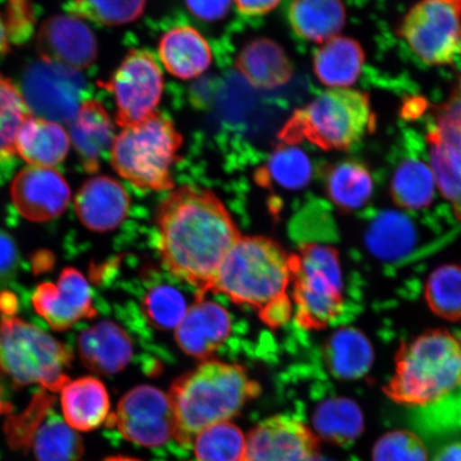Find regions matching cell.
<instances>
[{"instance_id": "obj_1", "label": "cell", "mask_w": 461, "mask_h": 461, "mask_svg": "<svg viewBox=\"0 0 461 461\" xmlns=\"http://www.w3.org/2000/svg\"><path fill=\"white\" fill-rule=\"evenodd\" d=\"M157 223L166 267L194 286L197 299L204 298L241 238L226 206L209 189L182 186L161 202Z\"/></svg>"}, {"instance_id": "obj_2", "label": "cell", "mask_w": 461, "mask_h": 461, "mask_svg": "<svg viewBox=\"0 0 461 461\" xmlns=\"http://www.w3.org/2000/svg\"><path fill=\"white\" fill-rule=\"evenodd\" d=\"M259 392V384L243 367L218 360L202 362L171 384L168 397L176 441L193 445L201 431L238 416Z\"/></svg>"}, {"instance_id": "obj_3", "label": "cell", "mask_w": 461, "mask_h": 461, "mask_svg": "<svg viewBox=\"0 0 461 461\" xmlns=\"http://www.w3.org/2000/svg\"><path fill=\"white\" fill-rule=\"evenodd\" d=\"M461 389V339L445 330L403 343L385 393L409 407L436 405Z\"/></svg>"}, {"instance_id": "obj_4", "label": "cell", "mask_w": 461, "mask_h": 461, "mask_svg": "<svg viewBox=\"0 0 461 461\" xmlns=\"http://www.w3.org/2000/svg\"><path fill=\"white\" fill-rule=\"evenodd\" d=\"M290 256L276 241L263 236H241L219 268L211 292L221 293L258 314L288 297Z\"/></svg>"}, {"instance_id": "obj_5", "label": "cell", "mask_w": 461, "mask_h": 461, "mask_svg": "<svg viewBox=\"0 0 461 461\" xmlns=\"http://www.w3.org/2000/svg\"><path fill=\"white\" fill-rule=\"evenodd\" d=\"M375 129L376 115L370 96L358 90L336 88L294 113L278 137L290 146L308 140L325 151H345Z\"/></svg>"}, {"instance_id": "obj_6", "label": "cell", "mask_w": 461, "mask_h": 461, "mask_svg": "<svg viewBox=\"0 0 461 461\" xmlns=\"http://www.w3.org/2000/svg\"><path fill=\"white\" fill-rule=\"evenodd\" d=\"M183 137L166 115L154 113L143 122L123 129L111 148L113 169L132 185L151 192L175 189L171 176Z\"/></svg>"}, {"instance_id": "obj_7", "label": "cell", "mask_w": 461, "mask_h": 461, "mask_svg": "<svg viewBox=\"0 0 461 461\" xmlns=\"http://www.w3.org/2000/svg\"><path fill=\"white\" fill-rule=\"evenodd\" d=\"M71 350L49 333L16 317L0 322V375L17 387L39 384L59 392L70 382Z\"/></svg>"}, {"instance_id": "obj_8", "label": "cell", "mask_w": 461, "mask_h": 461, "mask_svg": "<svg viewBox=\"0 0 461 461\" xmlns=\"http://www.w3.org/2000/svg\"><path fill=\"white\" fill-rule=\"evenodd\" d=\"M290 269L298 325L308 330H324L343 310L338 251L327 245L304 244L290 255Z\"/></svg>"}, {"instance_id": "obj_9", "label": "cell", "mask_w": 461, "mask_h": 461, "mask_svg": "<svg viewBox=\"0 0 461 461\" xmlns=\"http://www.w3.org/2000/svg\"><path fill=\"white\" fill-rule=\"evenodd\" d=\"M461 0H422L409 11L401 36L430 66L452 63L459 46Z\"/></svg>"}, {"instance_id": "obj_10", "label": "cell", "mask_w": 461, "mask_h": 461, "mask_svg": "<svg viewBox=\"0 0 461 461\" xmlns=\"http://www.w3.org/2000/svg\"><path fill=\"white\" fill-rule=\"evenodd\" d=\"M103 86L114 96L118 125L130 128L155 113L163 95V73L153 54L134 50L126 55L113 77Z\"/></svg>"}, {"instance_id": "obj_11", "label": "cell", "mask_w": 461, "mask_h": 461, "mask_svg": "<svg viewBox=\"0 0 461 461\" xmlns=\"http://www.w3.org/2000/svg\"><path fill=\"white\" fill-rule=\"evenodd\" d=\"M108 419L124 439L138 446L160 447L175 438L169 397L152 385H138L128 392Z\"/></svg>"}, {"instance_id": "obj_12", "label": "cell", "mask_w": 461, "mask_h": 461, "mask_svg": "<svg viewBox=\"0 0 461 461\" xmlns=\"http://www.w3.org/2000/svg\"><path fill=\"white\" fill-rule=\"evenodd\" d=\"M25 100L32 112L54 122H70L77 115L85 80L75 68L41 60L28 68Z\"/></svg>"}, {"instance_id": "obj_13", "label": "cell", "mask_w": 461, "mask_h": 461, "mask_svg": "<svg viewBox=\"0 0 461 461\" xmlns=\"http://www.w3.org/2000/svg\"><path fill=\"white\" fill-rule=\"evenodd\" d=\"M240 461H320V442L302 420L280 414L251 429Z\"/></svg>"}, {"instance_id": "obj_14", "label": "cell", "mask_w": 461, "mask_h": 461, "mask_svg": "<svg viewBox=\"0 0 461 461\" xmlns=\"http://www.w3.org/2000/svg\"><path fill=\"white\" fill-rule=\"evenodd\" d=\"M36 312L56 331H65L85 319H94L96 310L91 288L77 269H63L58 284L40 285L32 296Z\"/></svg>"}, {"instance_id": "obj_15", "label": "cell", "mask_w": 461, "mask_h": 461, "mask_svg": "<svg viewBox=\"0 0 461 461\" xmlns=\"http://www.w3.org/2000/svg\"><path fill=\"white\" fill-rule=\"evenodd\" d=\"M11 197L23 217L43 222L60 216L67 210L71 190L59 172L29 166L17 173L11 185Z\"/></svg>"}, {"instance_id": "obj_16", "label": "cell", "mask_w": 461, "mask_h": 461, "mask_svg": "<svg viewBox=\"0 0 461 461\" xmlns=\"http://www.w3.org/2000/svg\"><path fill=\"white\" fill-rule=\"evenodd\" d=\"M37 50L42 60L83 70L96 59L97 43L91 29L73 15L50 17L40 28Z\"/></svg>"}, {"instance_id": "obj_17", "label": "cell", "mask_w": 461, "mask_h": 461, "mask_svg": "<svg viewBox=\"0 0 461 461\" xmlns=\"http://www.w3.org/2000/svg\"><path fill=\"white\" fill-rule=\"evenodd\" d=\"M230 334V313L222 305L199 298L176 328V339L184 353L209 360Z\"/></svg>"}, {"instance_id": "obj_18", "label": "cell", "mask_w": 461, "mask_h": 461, "mask_svg": "<svg viewBox=\"0 0 461 461\" xmlns=\"http://www.w3.org/2000/svg\"><path fill=\"white\" fill-rule=\"evenodd\" d=\"M131 199L118 181L95 176L86 181L75 197V211L86 228L108 232L118 228L129 214Z\"/></svg>"}, {"instance_id": "obj_19", "label": "cell", "mask_w": 461, "mask_h": 461, "mask_svg": "<svg viewBox=\"0 0 461 461\" xmlns=\"http://www.w3.org/2000/svg\"><path fill=\"white\" fill-rule=\"evenodd\" d=\"M78 351L86 367L104 376L124 370L134 354L128 333L112 321L99 322L80 334Z\"/></svg>"}, {"instance_id": "obj_20", "label": "cell", "mask_w": 461, "mask_h": 461, "mask_svg": "<svg viewBox=\"0 0 461 461\" xmlns=\"http://www.w3.org/2000/svg\"><path fill=\"white\" fill-rule=\"evenodd\" d=\"M158 54L167 71L181 79L200 77L212 60L209 43L190 26H177L166 32L160 39Z\"/></svg>"}, {"instance_id": "obj_21", "label": "cell", "mask_w": 461, "mask_h": 461, "mask_svg": "<svg viewBox=\"0 0 461 461\" xmlns=\"http://www.w3.org/2000/svg\"><path fill=\"white\" fill-rule=\"evenodd\" d=\"M70 136L85 170H99L102 155L114 140L112 119L100 102L88 100L80 104Z\"/></svg>"}, {"instance_id": "obj_22", "label": "cell", "mask_w": 461, "mask_h": 461, "mask_svg": "<svg viewBox=\"0 0 461 461\" xmlns=\"http://www.w3.org/2000/svg\"><path fill=\"white\" fill-rule=\"evenodd\" d=\"M70 143V135L59 123L32 114L17 131L15 149L26 163L51 168L65 160Z\"/></svg>"}, {"instance_id": "obj_23", "label": "cell", "mask_w": 461, "mask_h": 461, "mask_svg": "<svg viewBox=\"0 0 461 461\" xmlns=\"http://www.w3.org/2000/svg\"><path fill=\"white\" fill-rule=\"evenodd\" d=\"M61 407L66 422L75 430L99 429L111 411L108 392L101 380L82 377L63 385Z\"/></svg>"}, {"instance_id": "obj_24", "label": "cell", "mask_w": 461, "mask_h": 461, "mask_svg": "<svg viewBox=\"0 0 461 461\" xmlns=\"http://www.w3.org/2000/svg\"><path fill=\"white\" fill-rule=\"evenodd\" d=\"M236 67L253 86L274 89L290 82L293 67L284 49L269 39H257L246 45Z\"/></svg>"}, {"instance_id": "obj_25", "label": "cell", "mask_w": 461, "mask_h": 461, "mask_svg": "<svg viewBox=\"0 0 461 461\" xmlns=\"http://www.w3.org/2000/svg\"><path fill=\"white\" fill-rule=\"evenodd\" d=\"M365 50L348 37H334L316 50L314 72L321 84L332 88L354 85L365 65Z\"/></svg>"}, {"instance_id": "obj_26", "label": "cell", "mask_w": 461, "mask_h": 461, "mask_svg": "<svg viewBox=\"0 0 461 461\" xmlns=\"http://www.w3.org/2000/svg\"><path fill=\"white\" fill-rule=\"evenodd\" d=\"M288 20L298 37L325 43L342 31L346 11L342 0H293Z\"/></svg>"}, {"instance_id": "obj_27", "label": "cell", "mask_w": 461, "mask_h": 461, "mask_svg": "<svg viewBox=\"0 0 461 461\" xmlns=\"http://www.w3.org/2000/svg\"><path fill=\"white\" fill-rule=\"evenodd\" d=\"M328 368L339 379H359L370 372L374 349L367 338L356 328H341L328 339L324 349Z\"/></svg>"}, {"instance_id": "obj_28", "label": "cell", "mask_w": 461, "mask_h": 461, "mask_svg": "<svg viewBox=\"0 0 461 461\" xmlns=\"http://www.w3.org/2000/svg\"><path fill=\"white\" fill-rule=\"evenodd\" d=\"M312 422L317 435L337 446H349L365 429V417L354 401L330 397L314 409Z\"/></svg>"}, {"instance_id": "obj_29", "label": "cell", "mask_w": 461, "mask_h": 461, "mask_svg": "<svg viewBox=\"0 0 461 461\" xmlns=\"http://www.w3.org/2000/svg\"><path fill=\"white\" fill-rule=\"evenodd\" d=\"M324 181L328 197L345 212L360 209L372 197L371 172L359 161L346 160L326 167Z\"/></svg>"}, {"instance_id": "obj_30", "label": "cell", "mask_w": 461, "mask_h": 461, "mask_svg": "<svg viewBox=\"0 0 461 461\" xmlns=\"http://www.w3.org/2000/svg\"><path fill=\"white\" fill-rule=\"evenodd\" d=\"M366 241L373 255L384 261L405 257L417 241L413 223L399 212H379L368 226Z\"/></svg>"}, {"instance_id": "obj_31", "label": "cell", "mask_w": 461, "mask_h": 461, "mask_svg": "<svg viewBox=\"0 0 461 461\" xmlns=\"http://www.w3.org/2000/svg\"><path fill=\"white\" fill-rule=\"evenodd\" d=\"M312 165L303 149L281 144L275 149L267 164L257 171L259 186L269 188L273 183L287 190H299L309 185L312 177Z\"/></svg>"}, {"instance_id": "obj_32", "label": "cell", "mask_w": 461, "mask_h": 461, "mask_svg": "<svg viewBox=\"0 0 461 461\" xmlns=\"http://www.w3.org/2000/svg\"><path fill=\"white\" fill-rule=\"evenodd\" d=\"M32 447L37 461H79L85 452L82 437L51 411L39 426Z\"/></svg>"}, {"instance_id": "obj_33", "label": "cell", "mask_w": 461, "mask_h": 461, "mask_svg": "<svg viewBox=\"0 0 461 461\" xmlns=\"http://www.w3.org/2000/svg\"><path fill=\"white\" fill-rule=\"evenodd\" d=\"M395 203L407 210H420L434 200L435 177L423 161L408 159L396 169L391 183Z\"/></svg>"}, {"instance_id": "obj_34", "label": "cell", "mask_w": 461, "mask_h": 461, "mask_svg": "<svg viewBox=\"0 0 461 461\" xmlns=\"http://www.w3.org/2000/svg\"><path fill=\"white\" fill-rule=\"evenodd\" d=\"M430 147V165L438 187L443 197L453 206L461 221V152L441 140L436 130L428 136Z\"/></svg>"}, {"instance_id": "obj_35", "label": "cell", "mask_w": 461, "mask_h": 461, "mask_svg": "<svg viewBox=\"0 0 461 461\" xmlns=\"http://www.w3.org/2000/svg\"><path fill=\"white\" fill-rule=\"evenodd\" d=\"M245 447L243 431L229 420L201 431L194 441L197 461H240Z\"/></svg>"}, {"instance_id": "obj_36", "label": "cell", "mask_w": 461, "mask_h": 461, "mask_svg": "<svg viewBox=\"0 0 461 461\" xmlns=\"http://www.w3.org/2000/svg\"><path fill=\"white\" fill-rule=\"evenodd\" d=\"M425 299L436 315L447 321H461V267L443 265L429 276Z\"/></svg>"}, {"instance_id": "obj_37", "label": "cell", "mask_w": 461, "mask_h": 461, "mask_svg": "<svg viewBox=\"0 0 461 461\" xmlns=\"http://www.w3.org/2000/svg\"><path fill=\"white\" fill-rule=\"evenodd\" d=\"M32 113L24 95L10 79L0 75V161L16 154L17 131Z\"/></svg>"}, {"instance_id": "obj_38", "label": "cell", "mask_w": 461, "mask_h": 461, "mask_svg": "<svg viewBox=\"0 0 461 461\" xmlns=\"http://www.w3.org/2000/svg\"><path fill=\"white\" fill-rule=\"evenodd\" d=\"M146 4L147 0H68V11L95 24L118 26L140 17Z\"/></svg>"}, {"instance_id": "obj_39", "label": "cell", "mask_w": 461, "mask_h": 461, "mask_svg": "<svg viewBox=\"0 0 461 461\" xmlns=\"http://www.w3.org/2000/svg\"><path fill=\"white\" fill-rule=\"evenodd\" d=\"M142 308L148 321L160 330H176L188 310L183 294L168 285L151 288L143 299Z\"/></svg>"}, {"instance_id": "obj_40", "label": "cell", "mask_w": 461, "mask_h": 461, "mask_svg": "<svg viewBox=\"0 0 461 461\" xmlns=\"http://www.w3.org/2000/svg\"><path fill=\"white\" fill-rule=\"evenodd\" d=\"M53 402V397L44 391L34 396L24 412L8 418L5 424V431L11 447L26 452L32 447L33 437L51 411Z\"/></svg>"}, {"instance_id": "obj_41", "label": "cell", "mask_w": 461, "mask_h": 461, "mask_svg": "<svg viewBox=\"0 0 461 461\" xmlns=\"http://www.w3.org/2000/svg\"><path fill=\"white\" fill-rule=\"evenodd\" d=\"M372 456L373 461H428V451L413 432L394 430L380 438Z\"/></svg>"}, {"instance_id": "obj_42", "label": "cell", "mask_w": 461, "mask_h": 461, "mask_svg": "<svg viewBox=\"0 0 461 461\" xmlns=\"http://www.w3.org/2000/svg\"><path fill=\"white\" fill-rule=\"evenodd\" d=\"M438 134L461 152V78L448 99L436 109Z\"/></svg>"}, {"instance_id": "obj_43", "label": "cell", "mask_w": 461, "mask_h": 461, "mask_svg": "<svg viewBox=\"0 0 461 461\" xmlns=\"http://www.w3.org/2000/svg\"><path fill=\"white\" fill-rule=\"evenodd\" d=\"M193 14L203 21L214 22L229 13L230 0H186Z\"/></svg>"}, {"instance_id": "obj_44", "label": "cell", "mask_w": 461, "mask_h": 461, "mask_svg": "<svg viewBox=\"0 0 461 461\" xmlns=\"http://www.w3.org/2000/svg\"><path fill=\"white\" fill-rule=\"evenodd\" d=\"M16 246L9 235L0 232V285L7 284L17 267Z\"/></svg>"}, {"instance_id": "obj_45", "label": "cell", "mask_w": 461, "mask_h": 461, "mask_svg": "<svg viewBox=\"0 0 461 461\" xmlns=\"http://www.w3.org/2000/svg\"><path fill=\"white\" fill-rule=\"evenodd\" d=\"M292 313V303L290 298L286 297L265 309L258 316L265 324L276 328L285 325L290 321Z\"/></svg>"}, {"instance_id": "obj_46", "label": "cell", "mask_w": 461, "mask_h": 461, "mask_svg": "<svg viewBox=\"0 0 461 461\" xmlns=\"http://www.w3.org/2000/svg\"><path fill=\"white\" fill-rule=\"evenodd\" d=\"M234 2L241 14L261 16L274 10L280 0H234Z\"/></svg>"}, {"instance_id": "obj_47", "label": "cell", "mask_w": 461, "mask_h": 461, "mask_svg": "<svg viewBox=\"0 0 461 461\" xmlns=\"http://www.w3.org/2000/svg\"><path fill=\"white\" fill-rule=\"evenodd\" d=\"M432 461H461V441L443 447Z\"/></svg>"}, {"instance_id": "obj_48", "label": "cell", "mask_w": 461, "mask_h": 461, "mask_svg": "<svg viewBox=\"0 0 461 461\" xmlns=\"http://www.w3.org/2000/svg\"><path fill=\"white\" fill-rule=\"evenodd\" d=\"M10 41L11 34L9 26L3 19L2 14H0V55L8 53L11 43Z\"/></svg>"}, {"instance_id": "obj_49", "label": "cell", "mask_w": 461, "mask_h": 461, "mask_svg": "<svg viewBox=\"0 0 461 461\" xmlns=\"http://www.w3.org/2000/svg\"><path fill=\"white\" fill-rule=\"evenodd\" d=\"M11 405L8 401H5L2 389H0V416L3 414H7L13 411H11Z\"/></svg>"}, {"instance_id": "obj_50", "label": "cell", "mask_w": 461, "mask_h": 461, "mask_svg": "<svg viewBox=\"0 0 461 461\" xmlns=\"http://www.w3.org/2000/svg\"><path fill=\"white\" fill-rule=\"evenodd\" d=\"M104 461H142L140 459L126 457V456H111Z\"/></svg>"}, {"instance_id": "obj_51", "label": "cell", "mask_w": 461, "mask_h": 461, "mask_svg": "<svg viewBox=\"0 0 461 461\" xmlns=\"http://www.w3.org/2000/svg\"><path fill=\"white\" fill-rule=\"evenodd\" d=\"M458 50H460V53H461V29H460V36H459V46H458Z\"/></svg>"}]
</instances>
